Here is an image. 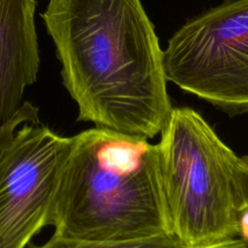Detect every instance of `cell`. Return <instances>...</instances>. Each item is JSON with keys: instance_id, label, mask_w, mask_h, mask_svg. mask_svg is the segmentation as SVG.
<instances>
[{"instance_id": "8", "label": "cell", "mask_w": 248, "mask_h": 248, "mask_svg": "<svg viewBox=\"0 0 248 248\" xmlns=\"http://www.w3.org/2000/svg\"><path fill=\"white\" fill-rule=\"evenodd\" d=\"M234 175L239 195L238 236L248 239V155L238 156Z\"/></svg>"}, {"instance_id": "10", "label": "cell", "mask_w": 248, "mask_h": 248, "mask_svg": "<svg viewBox=\"0 0 248 248\" xmlns=\"http://www.w3.org/2000/svg\"><path fill=\"white\" fill-rule=\"evenodd\" d=\"M199 248H248V239L241 236H235Z\"/></svg>"}, {"instance_id": "3", "label": "cell", "mask_w": 248, "mask_h": 248, "mask_svg": "<svg viewBox=\"0 0 248 248\" xmlns=\"http://www.w3.org/2000/svg\"><path fill=\"white\" fill-rule=\"evenodd\" d=\"M157 144L170 233L185 248L238 236V156L195 109L173 108Z\"/></svg>"}, {"instance_id": "6", "label": "cell", "mask_w": 248, "mask_h": 248, "mask_svg": "<svg viewBox=\"0 0 248 248\" xmlns=\"http://www.w3.org/2000/svg\"><path fill=\"white\" fill-rule=\"evenodd\" d=\"M36 0H0V127L23 104L40 69Z\"/></svg>"}, {"instance_id": "1", "label": "cell", "mask_w": 248, "mask_h": 248, "mask_svg": "<svg viewBox=\"0 0 248 248\" xmlns=\"http://www.w3.org/2000/svg\"><path fill=\"white\" fill-rule=\"evenodd\" d=\"M78 120L150 140L173 107L140 0H48L41 14Z\"/></svg>"}, {"instance_id": "2", "label": "cell", "mask_w": 248, "mask_h": 248, "mask_svg": "<svg viewBox=\"0 0 248 248\" xmlns=\"http://www.w3.org/2000/svg\"><path fill=\"white\" fill-rule=\"evenodd\" d=\"M46 226L98 241L171 234L157 144L99 127L71 137Z\"/></svg>"}, {"instance_id": "7", "label": "cell", "mask_w": 248, "mask_h": 248, "mask_svg": "<svg viewBox=\"0 0 248 248\" xmlns=\"http://www.w3.org/2000/svg\"><path fill=\"white\" fill-rule=\"evenodd\" d=\"M32 248H185L172 234H162L148 238L126 241H98L67 237L53 232L41 246Z\"/></svg>"}, {"instance_id": "5", "label": "cell", "mask_w": 248, "mask_h": 248, "mask_svg": "<svg viewBox=\"0 0 248 248\" xmlns=\"http://www.w3.org/2000/svg\"><path fill=\"white\" fill-rule=\"evenodd\" d=\"M71 137L25 123L0 150V248H25L46 226Z\"/></svg>"}, {"instance_id": "4", "label": "cell", "mask_w": 248, "mask_h": 248, "mask_svg": "<svg viewBox=\"0 0 248 248\" xmlns=\"http://www.w3.org/2000/svg\"><path fill=\"white\" fill-rule=\"evenodd\" d=\"M168 81L230 116L248 114V0L189 19L163 50Z\"/></svg>"}, {"instance_id": "9", "label": "cell", "mask_w": 248, "mask_h": 248, "mask_svg": "<svg viewBox=\"0 0 248 248\" xmlns=\"http://www.w3.org/2000/svg\"><path fill=\"white\" fill-rule=\"evenodd\" d=\"M25 123H41L39 108L28 101L23 102L16 115L8 123L0 127V150L13 139L16 130Z\"/></svg>"}]
</instances>
